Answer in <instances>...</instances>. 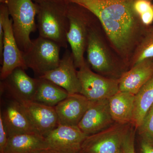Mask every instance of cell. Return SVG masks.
<instances>
[{
    "instance_id": "6da1fadb",
    "label": "cell",
    "mask_w": 153,
    "mask_h": 153,
    "mask_svg": "<svg viewBox=\"0 0 153 153\" xmlns=\"http://www.w3.org/2000/svg\"><path fill=\"white\" fill-rule=\"evenodd\" d=\"M90 11L126 66L130 62L147 27L134 12V0H66Z\"/></svg>"
},
{
    "instance_id": "7a4b0ae2",
    "label": "cell",
    "mask_w": 153,
    "mask_h": 153,
    "mask_svg": "<svg viewBox=\"0 0 153 153\" xmlns=\"http://www.w3.org/2000/svg\"><path fill=\"white\" fill-rule=\"evenodd\" d=\"M36 4L39 36L54 41L60 47L67 49V33L69 28L68 2L66 0H53Z\"/></svg>"
},
{
    "instance_id": "3957f363",
    "label": "cell",
    "mask_w": 153,
    "mask_h": 153,
    "mask_svg": "<svg viewBox=\"0 0 153 153\" xmlns=\"http://www.w3.org/2000/svg\"><path fill=\"white\" fill-rule=\"evenodd\" d=\"M67 14L69 23L67 41L71 47L75 66L79 69L86 62L84 55L87 47L88 32L97 18L87 9L69 2Z\"/></svg>"
},
{
    "instance_id": "277c9868",
    "label": "cell",
    "mask_w": 153,
    "mask_h": 153,
    "mask_svg": "<svg viewBox=\"0 0 153 153\" xmlns=\"http://www.w3.org/2000/svg\"><path fill=\"white\" fill-rule=\"evenodd\" d=\"M13 21L15 38L19 49L26 52L32 44L30 35L36 32L37 7L33 0H6Z\"/></svg>"
},
{
    "instance_id": "5b68a950",
    "label": "cell",
    "mask_w": 153,
    "mask_h": 153,
    "mask_svg": "<svg viewBox=\"0 0 153 153\" xmlns=\"http://www.w3.org/2000/svg\"><path fill=\"white\" fill-rule=\"evenodd\" d=\"M97 19L89 29L88 36V63L96 73L108 78L119 79L124 72L111 58L99 31Z\"/></svg>"
},
{
    "instance_id": "8992f818",
    "label": "cell",
    "mask_w": 153,
    "mask_h": 153,
    "mask_svg": "<svg viewBox=\"0 0 153 153\" xmlns=\"http://www.w3.org/2000/svg\"><path fill=\"white\" fill-rule=\"evenodd\" d=\"M60 48L54 41L39 36L32 40L29 49L23 52L25 64L39 78L58 66Z\"/></svg>"
},
{
    "instance_id": "52a82bcc",
    "label": "cell",
    "mask_w": 153,
    "mask_h": 153,
    "mask_svg": "<svg viewBox=\"0 0 153 153\" xmlns=\"http://www.w3.org/2000/svg\"><path fill=\"white\" fill-rule=\"evenodd\" d=\"M0 22L2 24L4 31L3 61L0 74L1 80H2L16 68H21L26 70L28 68L23 58V52L17 44L13 21L5 4L0 5Z\"/></svg>"
},
{
    "instance_id": "ba28073f",
    "label": "cell",
    "mask_w": 153,
    "mask_h": 153,
    "mask_svg": "<svg viewBox=\"0 0 153 153\" xmlns=\"http://www.w3.org/2000/svg\"><path fill=\"white\" fill-rule=\"evenodd\" d=\"M80 94L90 101L108 99L119 91V79L108 78L91 71L87 62L77 71Z\"/></svg>"
},
{
    "instance_id": "9c48e42d",
    "label": "cell",
    "mask_w": 153,
    "mask_h": 153,
    "mask_svg": "<svg viewBox=\"0 0 153 153\" xmlns=\"http://www.w3.org/2000/svg\"><path fill=\"white\" fill-rule=\"evenodd\" d=\"M130 124L115 123L106 129L88 136L79 153H120L124 137Z\"/></svg>"
},
{
    "instance_id": "30bf717a",
    "label": "cell",
    "mask_w": 153,
    "mask_h": 153,
    "mask_svg": "<svg viewBox=\"0 0 153 153\" xmlns=\"http://www.w3.org/2000/svg\"><path fill=\"white\" fill-rule=\"evenodd\" d=\"M23 68L14 70L1 80V94L19 102L33 101L38 89L39 79L30 77Z\"/></svg>"
},
{
    "instance_id": "8fae6325",
    "label": "cell",
    "mask_w": 153,
    "mask_h": 153,
    "mask_svg": "<svg viewBox=\"0 0 153 153\" xmlns=\"http://www.w3.org/2000/svg\"><path fill=\"white\" fill-rule=\"evenodd\" d=\"M88 136L78 126L58 124L45 136L49 149L56 153H79Z\"/></svg>"
},
{
    "instance_id": "7c38bea8",
    "label": "cell",
    "mask_w": 153,
    "mask_h": 153,
    "mask_svg": "<svg viewBox=\"0 0 153 153\" xmlns=\"http://www.w3.org/2000/svg\"><path fill=\"white\" fill-rule=\"evenodd\" d=\"M72 52L66 50L57 68L39 78L47 79L64 88L69 94H80L81 85Z\"/></svg>"
},
{
    "instance_id": "4fadbf2b",
    "label": "cell",
    "mask_w": 153,
    "mask_h": 153,
    "mask_svg": "<svg viewBox=\"0 0 153 153\" xmlns=\"http://www.w3.org/2000/svg\"><path fill=\"white\" fill-rule=\"evenodd\" d=\"M115 123L109 108L108 99L90 101L88 108L78 127L87 136L106 129Z\"/></svg>"
},
{
    "instance_id": "5bb4252c",
    "label": "cell",
    "mask_w": 153,
    "mask_h": 153,
    "mask_svg": "<svg viewBox=\"0 0 153 153\" xmlns=\"http://www.w3.org/2000/svg\"><path fill=\"white\" fill-rule=\"evenodd\" d=\"M9 99L1 110L8 137L24 134H38L34 128L21 103Z\"/></svg>"
},
{
    "instance_id": "9a60e30c",
    "label": "cell",
    "mask_w": 153,
    "mask_h": 153,
    "mask_svg": "<svg viewBox=\"0 0 153 153\" xmlns=\"http://www.w3.org/2000/svg\"><path fill=\"white\" fill-rule=\"evenodd\" d=\"M90 101L80 94H69L55 106L58 124L78 126Z\"/></svg>"
},
{
    "instance_id": "2e32d148",
    "label": "cell",
    "mask_w": 153,
    "mask_h": 153,
    "mask_svg": "<svg viewBox=\"0 0 153 153\" xmlns=\"http://www.w3.org/2000/svg\"><path fill=\"white\" fill-rule=\"evenodd\" d=\"M19 102L22 105L34 128L41 135L45 136L58 125V118L55 107L32 101Z\"/></svg>"
},
{
    "instance_id": "e0dca14e",
    "label": "cell",
    "mask_w": 153,
    "mask_h": 153,
    "mask_svg": "<svg viewBox=\"0 0 153 153\" xmlns=\"http://www.w3.org/2000/svg\"><path fill=\"white\" fill-rule=\"evenodd\" d=\"M153 76V58L143 60L124 72L119 78V91L135 95Z\"/></svg>"
},
{
    "instance_id": "ac0fdd59",
    "label": "cell",
    "mask_w": 153,
    "mask_h": 153,
    "mask_svg": "<svg viewBox=\"0 0 153 153\" xmlns=\"http://www.w3.org/2000/svg\"><path fill=\"white\" fill-rule=\"evenodd\" d=\"M48 149L45 137L40 134H20L8 137L3 153H37Z\"/></svg>"
},
{
    "instance_id": "d6986e66",
    "label": "cell",
    "mask_w": 153,
    "mask_h": 153,
    "mask_svg": "<svg viewBox=\"0 0 153 153\" xmlns=\"http://www.w3.org/2000/svg\"><path fill=\"white\" fill-rule=\"evenodd\" d=\"M135 95L119 91L108 99L110 112L115 123H131L134 108Z\"/></svg>"
},
{
    "instance_id": "ffe728a7",
    "label": "cell",
    "mask_w": 153,
    "mask_h": 153,
    "mask_svg": "<svg viewBox=\"0 0 153 153\" xmlns=\"http://www.w3.org/2000/svg\"><path fill=\"white\" fill-rule=\"evenodd\" d=\"M38 78V89L33 101L55 107L69 95L65 89L51 81L43 78Z\"/></svg>"
},
{
    "instance_id": "44dd1931",
    "label": "cell",
    "mask_w": 153,
    "mask_h": 153,
    "mask_svg": "<svg viewBox=\"0 0 153 153\" xmlns=\"http://www.w3.org/2000/svg\"><path fill=\"white\" fill-rule=\"evenodd\" d=\"M153 104V76L135 95L134 108L131 124L137 129Z\"/></svg>"
},
{
    "instance_id": "7402d4cb",
    "label": "cell",
    "mask_w": 153,
    "mask_h": 153,
    "mask_svg": "<svg viewBox=\"0 0 153 153\" xmlns=\"http://www.w3.org/2000/svg\"><path fill=\"white\" fill-rule=\"evenodd\" d=\"M153 58V26L147 27L130 62V68L143 60Z\"/></svg>"
},
{
    "instance_id": "603a6c76",
    "label": "cell",
    "mask_w": 153,
    "mask_h": 153,
    "mask_svg": "<svg viewBox=\"0 0 153 153\" xmlns=\"http://www.w3.org/2000/svg\"><path fill=\"white\" fill-rule=\"evenodd\" d=\"M133 8L144 26L152 25L153 23V0H134Z\"/></svg>"
},
{
    "instance_id": "cb8c5ba5",
    "label": "cell",
    "mask_w": 153,
    "mask_h": 153,
    "mask_svg": "<svg viewBox=\"0 0 153 153\" xmlns=\"http://www.w3.org/2000/svg\"><path fill=\"white\" fill-rule=\"evenodd\" d=\"M137 129L142 139L153 144V104L145 115Z\"/></svg>"
},
{
    "instance_id": "d4e9b609",
    "label": "cell",
    "mask_w": 153,
    "mask_h": 153,
    "mask_svg": "<svg viewBox=\"0 0 153 153\" xmlns=\"http://www.w3.org/2000/svg\"><path fill=\"white\" fill-rule=\"evenodd\" d=\"M136 130L135 127L131 123L124 137L121 147L120 153H135L134 141Z\"/></svg>"
},
{
    "instance_id": "484cf974",
    "label": "cell",
    "mask_w": 153,
    "mask_h": 153,
    "mask_svg": "<svg viewBox=\"0 0 153 153\" xmlns=\"http://www.w3.org/2000/svg\"><path fill=\"white\" fill-rule=\"evenodd\" d=\"M8 135L4 124L2 118L0 115V153H3L7 142Z\"/></svg>"
},
{
    "instance_id": "4316f807",
    "label": "cell",
    "mask_w": 153,
    "mask_h": 153,
    "mask_svg": "<svg viewBox=\"0 0 153 153\" xmlns=\"http://www.w3.org/2000/svg\"><path fill=\"white\" fill-rule=\"evenodd\" d=\"M140 146L142 153H153V144L152 143L142 139Z\"/></svg>"
},
{
    "instance_id": "83f0119b",
    "label": "cell",
    "mask_w": 153,
    "mask_h": 153,
    "mask_svg": "<svg viewBox=\"0 0 153 153\" xmlns=\"http://www.w3.org/2000/svg\"><path fill=\"white\" fill-rule=\"evenodd\" d=\"M37 153H56L55 152H53L51 150L48 149L47 150H44L41 151V152H39Z\"/></svg>"
},
{
    "instance_id": "f1b7e54d",
    "label": "cell",
    "mask_w": 153,
    "mask_h": 153,
    "mask_svg": "<svg viewBox=\"0 0 153 153\" xmlns=\"http://www.w3.org/2000/svg\"><path fill=\"white\" fill-rule=\"evenodd\" d=\"M33 1L36 4H39V3L43 2L49 1H53V0H33Z\"/></svg>"
}]
</instances>
